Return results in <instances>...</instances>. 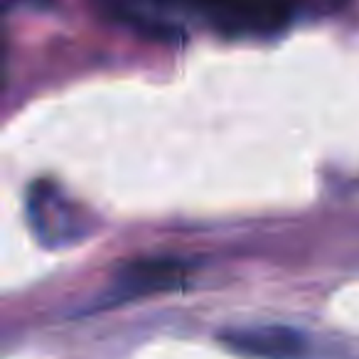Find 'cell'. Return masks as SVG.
I'll use <instances>...</instances> for the list:
<instances>
[{"label": "cell", "mask_w": 359, "mask_h": 359, "mask_svg": "<svg viewBox=\"0 0 359 359\" xmlns=\"http://www.w3.org/2000/svg\"><path fill=\"white\" fill-rule=\"evenodd\" d=\"M27 219L37 239L50 249L76 244L94 226L76 202L47 182H35L27 195Z\"/></svg>", "instance_id": "1"}, {"label": "cell", "mask_w": 359, "mask_h": 359, "mask_svg": "<svg viewBox=\"0 0 359 359\" xmlns=\"http://www.w3.org/2000/svg\"><path fill=\"white\" fill-rule=\"evenodd\" d=\"M226 349L251 359H300L305 354V337L285 325H256L234 327L219 334Z\"/></svg>", "instance_id": "3"}, {"label": "cell", "mask_w": 359, "mask_h": 359, "mask_svg": "<svg viewBox=\"0 0 359 359\" xmlns=\"http://www.w3.org/2000/svg\"><path fill=\"white\" fill-rule=\"evenodd\" d=\"M187 276V264L172 256H153V259H138L126 264L111 280L106 293V303L116 305L121 300L143 298L160 290L177 288Z\"/></svg>", "instance_id": "2"}, {"label": "cell", "mask_w": 359, "mask_h": 359, "mask_svg": "<svg viewBox=\"0 0 359 359\" xmlns=\"http://www.w3.org/2000/svg\"><path fill=\"white\" fill-rule=\"evenodd\" d=\"M18 3H32V6H42L45 0H18Z\"/></svg>", "instance_id": "4"}]
</instances>
